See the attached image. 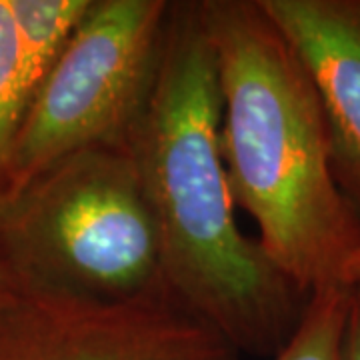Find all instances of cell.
Wrapping results in <instances>:
<instances>
[{
    "label": "cell",
    "mask_w": 360,
    "mask_h": 360,
    "mask_svg": "<svg viewBox=\"0 0 360 360\" xmlns=\"http://www.w3.org/2000/svg\"><path fill=\"white\" fill-rule=\"evenodd\" d=\"M220 115L200 2H172L153 92L129 141L167 286L243 356H276L310 295L238 226L220 155Z\"/></svg>",
    "instance_id": "1"
},
{
    "label": "cell",
    "mask_w": 360,
    "mask_h": 360,
    "mask_svg": "<svg viewBox=\"0 0 360 360\" xmlns=\"http://www.w3.org/2000/svg\"><path fill=\"white\" fill-rule=\"evenodd\" d=\"M220 84L232 198L272 264L312 295L342 283L360 222L340 194L321 98L258 0H200Z\"/></svg>",
    "instance_id": "2"
},
{
    "label": "cell",
    "mask_w": 360,
    "mask_h": 360,
    "mask_svg": "<svg viewBox=\"0 0 360 360\" xmlns=\"http://www.w3.org/2000/svg\"><path fill=\"white\" fill-rule=\"evenodd\" d=\"M0 274L18 292L70 300L168 295L129 146L78 150L0 194Z\"/></svg>",
    "instance_id": "3"
},
{
    "label": "cell",
    "mask_w": 360,
    "mask_h": 360,
    "mask_svg": "<svg viewBox=\"0 0 360 360\" xmlns=\"http://www.w3.org/2000/svg\"><path fill=\"white\" fill-rule=\"evenodd\" d=\"M170 11V0H92L26 106L0 194L78 150L129 146L153 92Z\"/></svg>",
    "instance_id": "4"
},
{
    "label": "cell",
    "mask_w": 360,
    "mask_h": 360,
    "mask_svg": "<svg viewBox=\"0 0 360 360\" xmlns=\"http://www.w3.org/2000/svg\"><path fill=\"white\" fill-rule=\"evenodd\" d=\"M0 360H243L174 295L89 302L18 292L0 298Z\"/></svg>",
    "instance_id": "5"
},
{
    "label": "cell",
    "mask_w": 360,
    "mask_h": 360,
    "mask_svg": "<svg viewBox=\"0 0 360 360\" xmlns=\"http://www.w3.org/2000/svg\"><path fill=\"white\" fill-rule=\"evenodd\" d=\"M321 98L336 186L360 222V0H258Z\"/></svg>",
    "instance_id": "6"
},
{
    "label": "cell",
    "mask_w": 360,
    "mask_h": 360,
    "mask_svg": "<svg viewBox=\"0 0 360 360\" xmlns=\"http://www.w3.org/2000/svg\"><path fill=\"white\" fill-rule=\"evenodd\" d=\"M90 4L92 0H11L30 98L65 51Z\"/></svg>",
    "instance_id": "7"
},
{
    "label": "cell",
    "mask_w": 360,
    "mask_h": 360,
    "mask_svg": "<svg viewBox=\"0 0 360 360\" xmlns=\"http://www.w3.org/2000/svg\"><path fill=\"white\" fill-rule=\"evenodd\" d=\"M350 286L314 290L304 314L274 360H345Z\"/></svg>",
    "instance_id": "8"
},
{
    "label": "cell",
    "mask_w": 360,
    "mask_h": 360,
    "mask_svg": "<svg viewBox=\"0 0 360 360\" xmlns=\"http://www.w3.org/2000/svg\"><path fill=\"white\" fill-rule=\"evenodd\" d=\"M28 103L11 0H0V176Z\"/></svg>",
    "instance_id": "9"
},
{
    "label": "cell",
    "mask_w": 360,
    "mask_h": 360,
    "mask_svg": "<svg viewBox=\"0 0 360 360\" xmlns=\"http://www.w3.org/2000/svg\"><path fill=\"white\" fill-rule=\"evenodd\" d=\"M345 360H360V286H350Z\"/></svg>",
    "instance_id": "10"
},
{
    "label": "cell",
    "mask_w": 360,
    "mask_h": 360,
    "mask_svg": "<svg viewBox=\"0 0 360 360\" xmlns=\"http://www.w3.org/2000/svg\"><path fill=\"white\" fill-rule=\"evenodd\" d=\"M342 283L347 286H360V250L348 260L345 274H342Z\"/></svg>",
    "instance_id": "11"
},
{
    "label": "cell",
    "mask_w": 360,
    "mask_h": 360,
    "mask_svg": "<svg viewBox=\"0 0 360 360\" xmlns=\"http://www.w3.org/2000/svg\"><path fill=\"white\" fill-rule=\"evenodd\" d=\"M6 288H8V284H6V281L2 278V274H0V298H2V295L6 292Z\"/></svg>",
    "instance_id": "12"
}]
</instances>
